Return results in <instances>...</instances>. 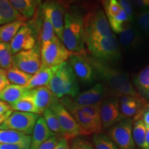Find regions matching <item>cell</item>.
<instances>
[{
	"mask_svg": "<svg viewBox=\"0 0 149 149\" xmlns=\"http://www.w3.org/2000/svg\"><path fill=\"white\" fill-rule=\"evenodd\" d=\"M86 58L92 65L97 77L102 81L106 90L111 97L117 98L125 96L140 97L133 84L130 82L129 75L123 70L113 68L107 62L93 58L86 53Z\"/></svg>",
	"mask_w": 149,
	"mask_h": 149,
	"instance_id": "1",
	"label": "cell"
},
{
	"mask_svg": "<svg viewBox=\"0 0 149 149\" xmlns=\"http://www.w3.org/2000/svg\"><path fill=\"white\" fill-rule=\"evenodd\" d=\"M61 42L72 53L86 54L83 15L77 10L65 11Z\"/></svg>",
	"mask_w": 149,
	"mask_h": 149,
	"instance_id": "2",
	"label": "cell"
},
{
	"mask_svg": "<svg viewBox=\"0 0 149 149\" xmlns=\"http://www.w3.org/2000/svg\"><path fill=\"white\" fill-rule=\"evenodd\" d=\"M47 87L59 100L64 97L74 99L79 95L78 79L68 61L60 65Z\"/></svg>",
	"mask_w": 149,
	"mask_h": 149,
	"instance_id": "3",
	"label": "cell"
},
{
	"mask_svg": "<svg viewBox=\"0 0 149 149\" xmlns=\"http://www.w3.org/2000/svg\"><path fill=\"white\" fill-rule=\"evenodd\" d=\"M84 44L89 56L104 62L117 60L121 57L120 45L115 35L85 40Z\"/></svg>",
	"mask_w": 149,
	"mask_h": 149,
	"instance_id": "4",
	"label": "cell"
},
{
	"mask_svg": "<svg viewBox=\"0 0 149 149\" xmlns=\"http://www.w3.org/2000/svg\"><path fill=\"white\" fill-rule=\"evenodd\" d=\"M84 41L114 35L110 28L104 11L99 6L93 7L83 15Z\"/></svg>",
	"mask_w": 149,
	"mask_h": 149,
	"instance_id": "5",
	"label": "cell"
},
{
	"mask_svg": "<svg viewBox=\"0 0 149 149\" xmlns=\"http://www.w3.org/2000/svg\"><path fill=\"white\" fill-rule=\"evenodd\" d=\"M40 51L42 66H44L61 65L68 61L72 54L57 36L49 42L42 44Z\"/></svg>",
	"mask_w": 149,
	"mask_h": 149,
	"instance_id": "6",
	"label": "cell"
},
{
	"mask_svg": "<svg viewBox=\"0 0 149 149\" xmlns=\"http://www.w3.org/2000/svg\"><path fill=\"white\" fill-rule=\"evenodd\" d=\"M59 102L72 115L85 135L101 133L102 126L97 124L88 115L85 113L72 98L64 97L59 100Z\"/></svg>",
	"mask_w": 149,
	"mask_h": 149,
	"instance_id": "7",
	"label": "cell"
},
{
	"mask_svg": "<svg viewBox=\"0 0 149 149\" xmlns=\"http://www.w3.org/2000/svg\"><path fill=\"white\" fill-rule=\"evenodd\" d=\"M39 117L40 115L34 113L13 111L10 116L0 125V130H16L31 136Z\"/></svg>",
	"mask_w": 149,
	"mask_h": 149,
	"instance_id": "8",
	"label": "cell"
},
{
	"mask_svg": "<svg viewBox=\"0 0 149 149\" xmlns=\"http://www.w3.org/2000/svg\"><path fill=\"white\" fill-rule=\"evenodd\" d=\"M42 66L40 46L38 44L32 49L22 51L13 56L12 66L30 74H35Z\"/></svg>",
	"mask_w": 149,
	"mask_h": 149,
	"instance_id": "9",
	"label": "cell"
},
{
	"mask_svg": "<svg viewBox=\"0 0 149 149\" xmlns=\"http://www.w3.org/2000/svg\"><path fill=\"white\" fill-rule=\"evenodd\" d=\"M133 120L124 118L111 127L108 130V136L119 149H135L132 130Z\"/></svg>",
	"mask_w": 149,
	"mask_h": 149,
	"instance_id": "10",
	"label": "cell"
},
{
	"mask_svg": "<svg viewBox=\"0 0 149 149\" xmlns=\"http://www.w3.org/2000/svg\"><path fill=\"white\" fill-rule=\"evenodd\" d=\"M53 112L60 124L64 133V137L67 140L73 139L79 136L85 135L79 124H77L72 115L59 102H55L50 107Z\"/></svg>",
	"mask_w": 149,
	"mask_h": 149,
	"instance_id": "11",
	"label": "cell"
},
{
	"mask_svg": "<svg viewBox=\"0 0 149 149\" xmlns=\"http://www.w3.org/2000/svg\"><path fill=\"white\" fill-rule=\"evenodd\" d=\"M86 54L72 53L68 59V64L75 74L77 79L84 84H92L97 79L94 68L86 58Z\"/></svg>",
	"mask_w": 149,
	"mask_h": 149,
	"instance_id": "12",
	"label": "cell"
},
{
	"mask_svg": "<svg viewBox=\"0 0 149 149\" xmlns=\"http://www.w3.org/2000/svg\"><path fill=\"white\" fill-rule=\"evenodd\" d=\"M100 118L102 128L107 129L126 118L120 109V101L117 98L110 97L104 100L100 104Z\"/></svg>",
	"mask_w": 149,
	"mask_h": 149,
	"instance_id": "13",
	"label": "cell"
},
{
	"mask_svg": "<svg viewBox=\"0 0 149 149\" xmlns=\"http://www.w3.org/2000/svg\"><path fill=\"white\" fill-rule=\"evenodd\" d=\"M41 8L42 13L51 22L55 35L61 40L64 28V6L57 1H46L42 5Z\"/></svg>",
	"mask_w": 149,
	"mask_h": 149,
	"instance_id": "14",
	"label": "cell"
},
{
	"mask_svg": "<svg viewBox=\"0 0 149 149\" xmlns=\"http://www.w3.org/2000/svg\"><path fill=\"white\" fill-rule=\"evenodd\" d=\"M36 44L34 31L32 28L24 23L10 43L13 55L22 51L32 49Z\"/></svg>",
	"mask_w": 149,
	"mask_h": 149,
	"instance_id": "15",
	"label": "cell"
},
{
	"mask_svg": "<svg viewBox=\"0 0 149 149\" xmlns=\"http://www.w3.org/2000/svg\"><path fill=\"white\" fill-rule=\"evenodd\" d=\"M146 102L141 97H122L120 101V109L123 116L133 121L141 119V112Z\"/></svg>",
	"mask_w": 149,
	"mask_h": 149,
	"instance_id": "16",
	"label": "cell"
},
{
	"mask_svg": "<svg viewBox=\"0 0 149 149\" xmlns=\"http://www.w3.org/2000/svg\"><path fill=\"white\" fill-rule=\"evenodd\" d=\"M106 95L104 86L102 83H97L88 91L79 93L72 100L79 106L94 105L101 103Z\"/></svg>",
	"mask_w": 149,
	"mask_h": 149,
	"instance_id": "17",
	"label": "cell"
},
{
	"mask_svg": "<svg viewBox=\"0 0 149 149\" xmlns=\"http://www.w3.org/2000/svg\"><path fill=\"white\" fill-rule=\"evenodd\" d=\"M30 94L33 98L35 106L40 114H42L46 109H50L53 104L59 100L54 95L47 86L30 89Z\"/></svg>",
	"mask_w": 149,
	"mask_h": 149,
	"instance_id": "18",
	"label": "cell"
},
{
	"mask_svg": "<svg viewBox=\"0 0 149 149\" xmlns=\"http://www.w3.org/2000/svg\"><path fill=\"white\" fill-rule=\"evenodd\" d=\"M54 135H55V134L48 128L44 117L40 116L35 123L31 136L30 149H37L44 141L48 140L50 137Z\"/></svg>",
	"mask_w": 149,
	"mask_h": 149,
	"instance_id": "19",
	"label": "cell"
},
{
	"mask_svg": "<svg viewBox=\"0 0 149 149\" xmlns=\"http://www.w3.org/2000/svg\"><path fill=\"white\" fill-rule=\"evenodd\" d=\"M59 67L60 65L56 66H41L40 70L33 74L26 87L29 89H33L37 87L47 86Z\"/></svg>",
	"mask_w": 149,
	"mask_h": 149,
	"instance_id": "20",
	"label": "cell"
},
{
	"mask_svg": "<svg viewBox=\"0 0 149 149\" xmlns=\"http://www.w3.org/2000/svg\"><path fill=\"white\" fill-rule=\"evenodd\" d=\"M144 40L143 34L137 27L130 25L118 34V42L125 48H133L140 45Z\"/></svg>",
	"mask_w": 149,
	"mask_h": 149,
	"instance_id": "21",
	"label": "cell"
},
{
	"mask_svg": "<svg viewBox=\"0 0 149 149\" xmlns=\"http://www.w3.org/2000/svg\"><path fill=\"white\" fill-rule=\"evenodd\" d=\"M29 92L30 89L26 87L9 84L1 92H0V100L11 105Z\"/></svg>",
	"mask_w": 149,
	"mask_h": 149,
	"instance_id": "22",
	"label": "cell"
},
{
	"mask_svg": "<svg viewBox=\"0 0 149 149\" xmlns=\"http://www.w3.org/2000/svg\"><path fill=\"white\" fill-rule=\"evenodd\" d=\"M10 3L26 20L30 19L35 15L41 1L35 0H10Z\"/></svg>",
	"mask_w": 149,
	"mask_h": 149,
	"instance_id": "23",
	"label": "cell"
},
{
	"mask_svg": "<svg viewBox=\"0 0 149 149\" xmlns=\"http://www.w3.org/2000/svg\"><path fill=\"white\" fill-rule=\"evenodd\" d=\"M31 136L13 130H0V144L31 146Z\"/></svg>",
	"mask_w": 149,
	"mask_h": 149,
	"instance_id": "24",
	"label": "cell"
},
{
	"mask_svg": "<svg viewBox=\"0 0 149 149\" xmlns=\"http://www.w3.org/2000/svg\"><path fill=\"white\" fill-rule=\"evenodd\" d=\"M17 20L24 21L23 17L11 5L10 1L0 0V26Z\"/></svg>",
	"mask_w": 149,
	"mask_h": 149,
	"instance_id": "25",
	"label": "cell"
},
{
	"mask_svg": "<svg viewBox=\"0 0 149 149\" xmlns=\"http://www.w3.org/2000/svg\"><path fill=\"white\" fill-rule=\"evenodd\" d=\"M10 107L13 111L34 113V114L39 115H41L40 111H38L35 106L34 100L30 94V92L20 100H19L15 103L11 104Z\"/></svg>",
	"mask_w": 149,
	"mask_h": 149,
	"instance_id": "26",
	"label": "cell"
},
{
	"mask_svg": "<svg viewBox=\"0 0 149 149\" xmlns=\"http://www.w3.org/2000/svg\"><path fill=\"white\" fill-rule=\"evenodd\" d=\"M132 135L135 145L139 149H146V126L141 119L133 121Z\"/></svg>",
	"mask_w": 149,
	"mask_h": 149,
	"instance_id": "27",
	"label": "cell"
},
{
	"mask_svg": "<svg viewBox=\"0 0 149 149\" xmlns=\"http://www.w3.org/2000/svg\"><path fill=\"white\" fill-rule=\"evenodd\" d=\"M24 24L22 20H17L0 26V42L10 43Z\"/></svg>",
	"mask_w": 149,
	"mask_h": 149,
	"instance_id": "28",
	"label": "cell"
},
{
	"mask_svg": "<svg viewBox=\"0 0 149 149\" xmlns=\"http://www.w3.org/2000/svg\"><path fill=\"white\" fill-rule=\"evenodd\" d=\"M6 75L10 84L25 87L33 77L32 74L26 73L13 66L6 70Z\"/></svg>",
	"mask_w": 149,
	"mask_h": 149,
	"instance_id": "29",
	"label": "cell"
},
{
	"mask_svg": "<svg viewBox=\"0 0 149 149\" xmlns=\"http://www.w3.org/2000/svg\"><path fill=\"white\" fill-rule=\"evenodd\" d=\"M133 83L137 93L142 97L144 96L149 90V64L134 77Z\"/></svg>",
	"mask_w": 149,
	"mask_h": 149,
	"instance_id": "30",
	"label": "cell"
},
{
	"mask_svg": "<svg viewBox=\"0 0 149 149\" xmlns=\"http://www.w3.org/2000/svg\"><path fill=\"white\" fill-rule=\"evenodd\" d=\"M13 56L10 43L0 42V68L7 70L12 67Z\"/></svg>",
	"mask_w": 149,
	"mask_h": 149,
	"instance_id": "31",
	"label": "cell"
},
{
	"mask_svg": "<svg viewBox=\"0 0 149 149\" xmlns=\"http://www.w3.org/2000/svg\"><path fill=\"white\" fill-rule=\"evenodd\" d=\"M56 36L53 25L50 20L42 13V24L40 31V40L41 44L49 42Z\"/></svg>",
	"mask_w": 149,
	"mask_h": 149,
	"instance_id": "32",
	"label": "cell"
},
{
	"mask_svg": "<svg viewBox=\"0 0 149 149\" xmlns=\"http://www.w3.org/2000/svg\"><path fill=\"white\" fill-rule=\"evenodd\" d=\"M43 117L46 123V125L49 128L50 130H51L53 133L55 135L58 134L64 137V133L61 129L60 124L58 121V119L57 118L56 115L54 114V113L50 109H46L43 112Z\"/></svg>",
	"mask_w": 149,
	"mask_h": 149,
	"instance_id": "33",
	"label": "cell"
},
{
	"mask_svg": "<svg viewBox=\"0 0 149 149\" xmlns=\"http://www.w3.org/2000/svg\"><path fill=\"white\" fill-rule=\"evenodd\" d=\"M92 139L95 149H119L107 134H94Z\"/></svg>",
	"mask_w": 149,
	"mask_h": 149,
	"instance_id": "34",
	"label": "cell"
},
{
	"mask_svg": "<svg viewBox=\"0 0 149 149\" xmlns=\"http://www.w3.org/2000/svg\"><path fill=\"white\" fill-rule=\"evenodd\" d=\"M102 5L108 20L116 17L122 10V8L117 0L102 1Z\"/></svg>",
	"mask_w": 149,
	"mask_h": 149,
	"instance_id": "35",
	"label": "cell"
},
{
	"mask_svg": "<svg viewBox=\"0 0 149 149\" xmlns=\"http://www.w3.org/2000/svg\"><path fill=\"white\" fill-rule=\"evenodd\" d=\"M137 28L142 34L149 37V11L141 12L135 19Z\"/></svg>",
	"mask_w": 149,
	"mask_h": 149,
	"instance_id": "36",
	"label": "cell"
},
{
	"mask_svg": "<svg viewBox=\"0 0 149 149\" xmlns=\"http://www.w3.org/2000/svg\"><path fill=\"white\" fill-rule=\"evenodd\" d=\"M100 104L101 103L89 106L79 105V107L85 113L88 115L97 124L102 126L101 118H100Z\"/></svg>",
	"mask_w": 149,
	"mask_h": 149,
	"instance_id": "37",
	"label": "cell"
},
{
	"mask_svg": "<svg viewBox=\"0 0 149 149\" xmlns=\"http://www.w3.org/2000/svg\"><path fill=\"white\" fill-rule=\"evenodd\" d=\"M70 149H95L93 143L81 137H76L72 139Z\"/></svg>",
	"mask_w": 149,
	"mask_h": 149,
	"instance_id": "38",
	"label": "cell"
},
{
	"mask_svg": "<svg viewBox=\"0 0 149 149\" xmlns=\"http://www.w3.org/2000/svg\"><path fill=\"white\" fill-rule=\"evenodd\" d=\"M122 7L123 10L125 13L126 17H127L128 22L130 24L133 23L135 21L134 19V13H133V6L131 4L130 1H127V0H120L118 1Z\"/></svg>",
	"mask_w": 149,
	"mask_h": 149,
	"instance_id": "39",
	"label": "cell"
},
{
	"mask_svg": "<svg viewBox=\"0 0 149 149\" xmlns=\"http://www.w3.org/2000/svg\"><path fill=\"white\" fill-rule=\"evenodd\" d=\"M59 137L57 135L50 137L48 140L44 141L42 144H41L37 149H54L56 145L58 143Z\"/></svg>",
	"mask_w": 149,
	"mask_h": 149,
	"instance_id": "40",
	"label": "cell"
},
{
	"mask_svg": "<svg viewBox=\"0 0 149 149\" xmlns=\"http://www.w3.org/2000/svg\"><path fill=\"white\" fill-rule=\"evenodd\" d=\"M133 8L139 9L142 10V12L149 11V0H134L130 1Z\"/></svg>",
	"mask_w": 149,
	"mask_h": 149,
	"instance_id": "41",
	"label": "cell"
},
{
	"mask_svg": "<svg viewBox=\"0 0 149 149\" xmlns=\"http://www.w3.org/2000/svg\"><path fill=\"white\" fill-rule=\"evenodd\" d=\"M9 82L6 75V70L0 68V92H1L8 86Z\"/></svg>",
	"mask_w": 149,
	"mask_h": 149,
	"instance_id": "42",
	"label": "cell"
},
{
	"mask_svg": "<svg viewBox=\"0 0 149 149\" xmlns=\"http://www.w3.org/2000/svg\"><path fill=\"white\" fill-rule=\"evenodd\" d=\"M141 119L145 125L149 127V103H146L143 108Z\"/></svg>",
	"mask_w": 149,
	"mask_h": 149,
	"instance_id": "43",
	"label": "cell"
},
{
	"mask_svg": "<svg viewBox=\"0 0 149 149\" xmlns=\"http://www.w3.org/2000/svg\"><path fill=\"white\" fill-rule=\"evenodd\" d=\"M30 145L0 144V149H30Z\"/></svg>",
	"mask_w": 149,
	"mask_h": 149,
	"instance_id": "44",
	"label": "cell"
},
{
	"mask_svg": "<svg viewBox=\"0 0 149 149\" xmlns=\"http://www.w3.org/2000/svg\"><path fill=\"white\" fill-rule=\"evenodd\" d=\"M54 149H70V145L68 141L64 137H61V138H59L58 143H57Z\"/></svg>",
	"mask_w": 149,
	"mask_h": 149,
	"instance_id": "45",
	"label": "cell"
},
{
	"mask_svg": "<svg viewBox=\"0 0 149 149\" xmlns=\"http://www.w3.org/2000/svg\"><path fill=\"white\" fill-rule=\"evenodd\" d=\"M10 110L11 109L10 105L0 100V115L4 114V113L10 111Z\"/></svg>",
	"mask_w": 149,
	"mask_h": 149,
	"instance_id": "46",
	"label": "cell"
},
{
	"mask_svg": "<svg viewBox=\"0 0 149 149\" xmlns=\"http://www.w3.org/2000/svg\"><path fill=\"white\" fill-rule=\"evenodd\" d=\"M12 113H13V111L12 110H10V111L6 112V113H4V114L0 115V125H1V124H2V123L4 122V121L6 120L9 116H10Z\"/></svg>",
	"mask_w": 149,
	"mask_h": 149,
	"instance_id": "47",
	"label": "cell"
},
{
	"mask_svg": "<svg viewBox=\"0 0 149 149\" xmlns=\"http://www.w3.org/2000/svg\"><path fill=\"white\" fill-rule=\"evenodd\" d=\"M146 126V125H145ZM146 149H149V127L146 126Z\"/></svg>",
	"mask_w": 149,
	"mask_h": 149,
	"instance_id": "48",
	"label": "cell"
},
{
	"mask_svg": "<svg viewBox=\"0 0 149 149\" xmlns=\"http://www.w3.org/2000/svg\"><path fill=\"white\" fill-rule=\"evenodd\" d=\"M143 97H145V98L147 100H148V101H149V90H148V91H147L146 94H145L143 96Z\"/></svg>",
	"mask_w": 149,
	"mask_h": 149,
	"instance_id": "49",
	"label": "cell"
}]
</instances>
